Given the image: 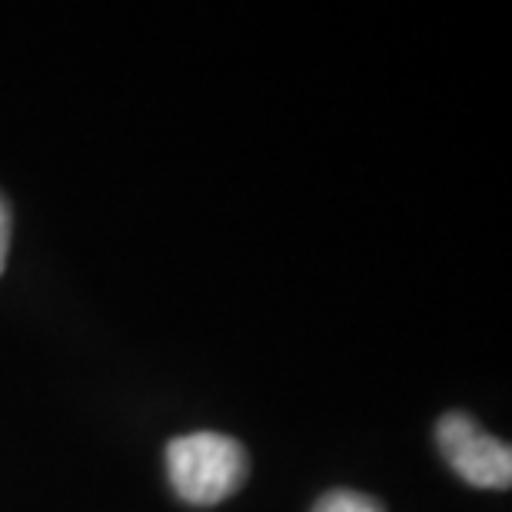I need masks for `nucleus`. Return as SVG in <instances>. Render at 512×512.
Masks as SVG:
<instances>
[{
    "label": "nucleus",
    "instance_id": "f257e3e1",
    "mask_svg": "<svg viewBox=\"0 0 512 512\" xmlns=\"http://www.w3.org/2000/svg\"><path fill=\"white\" fill-rule=\"evenodd\" d=\"M250 459L233 436L223 433H187L170 439L167 476L183 503L217 506L243 486Z\"/></svg>",
    "mask_w": 512,
    "mask_h": 512
},
{
    "label": "nucleus",
    "instance_id": "f03ea898",
    "mask_svg": "<svg viewBox=\"0 0 512 512\" xmlns=\"http://www.w3.org/2000/svg\"><path fill=\"white\" fill-rule=\"evenodd\" d=\"M439 453L449 469L476 489H509L512 486V449L503 439L489 436L466 413H446L436 423Z\"/></svg>",
    "mask_w": 512,
    "mask_h": 512
},
{
    "label": "nucleus",
    "instance_id": "7ed1b4c3",
    "mask_svg": "<svg viewBox=\"0 0 512 512\" xmlns=\"http://www.w3.org/2000/svg\"><path fill=\"white\" fill-rule=\"evenodd\" d=\"M313 512H386L373 496L356 493V489H330L316 499Z\"/></svg>",
    "mask_w": 512,
    "mask_h": 512
},
{
    "label": "nucleus",
    "instance_id": "20e7f679",
    "mask_svg": "<svg viewBox=\"0 0 512 512\" xmlns=\"http://www.w3.org/2000/svg\"><path fill=\"white\" fill-rule=\"evenodd\" d=\"M7 253H10V207L4 193H0V273L7 266Z\"/></svg>",
    "mask_w": 512,
    "mask_h": 512
}]
</instances>
